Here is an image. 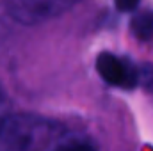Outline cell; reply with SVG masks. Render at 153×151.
<instances>
[{
    "label": "cell",
    "instance_id": "cell-2",
    "mask_svg": "<svg viewBox=\"0 0 153 151\" xmlns=\"http://www.w3.org/2000/svg\"><path fill=\"white\" fill-rule=\"evenodd\" d=\"M80 0H5L9 14L25 25H36L61 16Z\"/></svg>",
    "mask_w": 153,
    "mask_h": 151
},
{
    "label": "cell",
    "instance_id": "cell-4",
    "mask_svg": "<svg viewBox=\"0 0 153 151\" xmlns=\"http://www.w3.org/2000/svg\"><path fill=\"white\" fill-rule=\"evenodd\" d=\"M130 29L139 41H153V9L135 14L132 18Z\"/></svg>",
    "mask_w": 153,
    "mask_h": 151
},
{
    "label": "cell",
    "instance_id": "cell-6",
    "mask_svg": "<svg viewBox=\"0 0 153 151\" xmlns=\"http://www.w3.org/2000/svg\"><path fill=\"white\" fill-rule=\"evenodd\" d=\"M7 114H9V100H7L5 91H4L2 85H0V126H2V123L7 119Z\"/></svg>",
    "mask_w": 153,
    "mask_h": 151
},
{
    "label": "cell",
    "instance_id": "cell-5",
    "mask_svg": "<svg viewBox=\"0 0 153 151\" xmlns=\"http://www.w3.org/2000/svg\"><path fill=\"white\" fill-rule=\"evenodd\" d=\"M53 151H96V150H94V146H91L87 142H73V144L57 146Z\"/></svg>",
    "mask_w": 153,
    "mask_h": 151
},
{
    "label": "cell",
    "instance_id": "cell-3",
    "mask_svg": "<svg viewBox=\"0 0 153 151\" xmlns=\"http://www.w3.org/2000/svg\"><path fill=\"white\" fill-rule=\"evenodd\" d=\"M96 70L111 85L121 89H134L139 85V68H135L128 59H121L114 53H100L96 59Z\"/></svg>",
    "mask_w": 153,
    "mask_h": 151
},
{
    "label": "cell",
    "instance_id": "cell-1",
    "mask_svg": "<svg viewBox=\"0 0 153 151\" xmlns=\"http://www.w3.org/2000/svg\"><path fill=\"white\" fill-rule=\"evenodd\" d=\"M55 128L32 115H7L0 126L2 151H41L53 137Z\"/></svg>",
    "mask_w": 153,
    "mask_h": 151
},
{
    "label": "cell",
    "instance_id": "cell-7",
    "mask_svg": "<svg viewBox=\"0 0 153 151\" xmlns=\"http://www.w3.org/2000/svg\"><path fill=\"white\" fill-rule=\"evenodd\" d=\"M117 11L121 13H128V11H134L137 5H139V0H114Z\"/></svg>",
    "mask_w": 153,
    "mask_h": 151
}]
</instances>
